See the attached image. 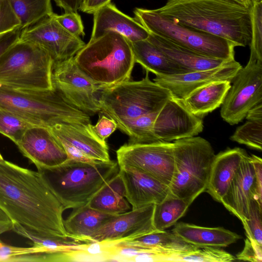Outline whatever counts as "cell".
<instances>
[{
  "mask_svg": "<svg viewBox=\"0 0 262 262\" xmlns=\"http://www.w3.org/2000/svg\"><path fill=\"white\" fill-rule=\"evenodd\" d=\"M32 126L14 114L0 110V134L9 138L15 144Z\"/></svg>",
  "mask_w": 262,
  "mask_h": 262,
  "instance_id": "8d00e7d4",
  "label": "cell"
},
{
  "mask_svg": "<svg viewBox=\"0 0 262 262\" xmlns=\"http://www.w3.org/2000/svg\"><path fill=\"white\" fill-rule=\"evenodd\" d=\"M123 244L157 250L166 252H186L197 249L173 232L155 231L133 238L119 241Z\"/></svg>",
  "mask_w": 262,
  "mask_h": 262,
  "instance_id": "f546056e",
  "label": "cell"
},
{
  "mask_svg": "<svg viewBox=\"0 0 262 262\" xmlns=\"http://www.w3.org/2000/svg\"><path fill=\"white\" fill-rule=\"evenodd\" d=\"M13 223L7 214L0 209V235L13 230Z\"/></svg>",
  "mask_w": 262,
  "mask_h": 262,
  "instance_id": "7dc6e473",
  "label": "cell"
},
{
  "mask_svg": "<svg viewBox=\"0 0 262 262\" xmlns=\"http://www.w3.org/2000/svg\"><path fill=\"white\" fill-rule=\"evenodd\" d=\"M242 68L235 59L214 68L170 76H156L154 81L167 89L172 96L183 99L192 92L219 81L232 82Z\"/></svg>",
  "mask_w": 262,
  "mask_h": 262,
  "instance_id": "2e32d148",
  "label": "cell"
},
{
  "mask_svg": "<svg viewBox=\"0 0 262 262\" xmlns=\"http://www.w3.org/2000/svg\"><path fill=\"white\" fill-rule=\"evenodd\" d=\"M230 139L253 149H262V121L247 120L238 127Z\"/></svg>",
  "mask_w": 262,
  "mask_h": 262,
  "instance_id": "d590c367",
  "label": "cell"
},
{
  "mask_svg": "<svg viewBox=\"0 0 262 262\" xmlns=\"http://www.w3.org/2000/svg\"><path fill=\"white\" fill-rule=\"evenodd\" d=\"M117 124L112 118L103 115L99 118L98 122L93 128L96 134L102 139L105 140L117 129Z\"/></svg>",
  "mask_w": 262,
  "mask_h": 262,
  "instance_id": "7bdbcfd3",
  "label": "cell"
},
{
  "mask_svg": "<svg viewBox=\"0 0 262 262\" xmlns=\"http://www.w3.org/2000/svg\"><path fill=\"white\" fill-rule=\"evenodd\" d=\"M20 26V21L8 0H0V34Z\"/></svg>",
  "mask_w": 262,
  "mask_h": 262,
  "instance_id": "ab89813d",
  "label": "cell"
},
{
  "mask_svg": "<svg viewBox=\"0 0 262 262\" xmlns=\"http://www.w3.org/2000/svg\"><path fill=\"white\" fill-rule=\"evenodd\" d=\"M171 96L169 90L151 81L146 71L140 80L101 90L99 103L100 112L114 120L117 128L127 135L138 118L159 112Z\"/></svg>",
  "mask_w": 262,
  "mask_h": 262,
  "instance_id": "5b68a950",
  "label": "cell"
},
{
  "mask_svg": "<svg viewBox=\"0 0 262 262\" xmlns=\"http://www.w3.org/2000/svg\"><path fill=\"white\" fill-rule=\"evenodd\" d=\"M203 128L202 118L192 114L182 99L172 96L158 112L153 129L159 140L170 142L196 136Z\"/></svg>",
  "mask_w": 262,
  "mask_h": 262,
  "instance_id": "5bb4252c",
  "label": "cell"
},
{
  "mask_svg": "<svg viewBox=\"0 0 262 262\" xmlns=\"http://www.w3.org/2000/svg\"><path fill=\"white\" fill-rule=\"evenodd\" d=\"M155 10L174 22L246 47L251 39L250 8L233 0H168Z\"/></svg>",
  "mask_w": 262,
  "mask_h": 262,
  "instance_id": "7a4b0ae2",
  "label": "cell"
},
{
  "mask_svg": "<svg viewBox=\"0 0 262 262\" xmlns=\"http://www.w3.org/2000/svg\"><path fill=\"white\" fill-rule=\"evenodd\" d=\"M0 110L33 126L50 128L59 123H89L90 115L66 101L55 89L24 90L0 84Z\"/></svg>",
  "mask_w": 262,
  "mask_h": 262,
  "instance_id": "277c9868",
  "label": "cell"
},
{
  "mask_svg": "<svg viewBox=\"0 0 262 262\" xmlns=\"http://www.w3.org/2000/svg\"><path fill=\"white\" fill-rule=\"evenodd\" d=\"M19 40L42 48L51 56L54 63L73 57L85 45L80 37L66 30L52 14L22 29Z\"/></svg>",
  "mask_w": 262,
  "mask_h": 262,
  "instance_id": "4fadbf2b",
  "label": "cell"
},
{
  "mask_svg": "<svg viewBox=\"0 0 262 262\" xmlns=\"http://www.w3.org/2000/svg\"><path fill=\"white\" fill-rule=\"evenodd\" d=\"M129 43L135 63L140 64L146 71L161 76L189 72L171 60L148 38Z\"/></svg>",
  "mask_w": 262,
  "mask_h": 262,
  "instance_id": "cb8c5ba5",
  "label": "cell"
},
{
  "mask_svg": "<svg viewBox=\"0 0 262 262\" xmlns=\"http://www.w3.org/2000/svg\"><path fill=\"white\" fill-rule=\"evenodd\" d=\"M119 167L138 168L169 186L173 174V143L158 141L145 144H125L117 151Z\"/></svg>",
  "mask_w": 262,
  "mask_h": 262,
  "instance_id": "8fae6325",
  "label": "cell"
},
{
  "mask_svg": "<svg viewBox=\"0 0 262 262\" xmlns=\"http://www.w3.org/2000/svg\"><path fill=\"white\" fill-rule=\"evenodd\" d=\"M255 173V187L253 199L262 208V160L254 155L250 156Z\"/></svg>",
  "mask_w": 262,
  "mask_h": 262,
  "instance_id": "b9f144b4",
  "label": "cell"
},
{
  "mask_svg": "<svg viewBox=\"0 0 262 262\" xmlns=\"http://www.w3.org/2000/svg\"><path fill=\"white\" fill-rule=\"evenodd\" d=\"M21 30L20 26H19L0 34V57L9 48L19 40Z\"/></svg>",
  "mask_w": 262,
  "mask_h": 262,
  "instance_id": "ee69618b",
  "label": "cell"
},
{
  "mask_svg": "<svg viewBox=\"0 0 262 262\" xmlns=\"http://www.w3.org/2000/svg\"><path fill=\"white\" fill-rule=\"evenodd\" d=\"M155 204L113 215L91 237L93 242H117L157 231L152 224Z\"/></svg>",
  "mask_w": 262,
  "mask_h": 262,
  "instance_id": "9a60e30c",
  "label": "cell"
},
{
  "mask_svg": "<svg viewBox=\"0 0 262 262\" xmlns=\"http://www.w3.org/2000/svg\"><path fill=\"white\" fill-rule=\"evenodd\" d=\"M193 201L169 194L160 203L155 204L152 224L157 231L176 224L185 213Z\"/></svg>",
  "mask_w": 262,
  "mask_h": 262,
  "instance_id": "1f68e13d",
  "label": "cell"
},
{
  "mask_svg": "<svg viewBox=\"0 0 262 262\" xmlns=\"http://www.w3.org/2000/svg\"><path fill=\"white\" fill-rule=\"evenodd\" d=\"M64 254L43 247L10 246L0 239V261L61 262Z\"/></svg>",
  "mask_w": 262,
  "mask_h": 262,
  "instance_id": "4dcf8cb0",
  "label": "cell"
},
{
  "mask_svg": "<svg viewBox=\"0 0 262 262\" xmlns=\"http://www.w3.org/2000/svg\"><path fill=\"white\" fill-rule=\"evenodd\" d=\"M73 209L63 221L67 234L91 241V237L113 215L92 208L88 204Z\"/></svg>",
  "mask_w": 262,
  "mask_h": 262,
  "instance_id": "83f0119b",
  "label": "cell"
},
{
  "mask_svg": "<svg viewBox=\"0 0 262 262\" xmlns=\"http://www.w3.org/2000/svg\"><path fill=\"white\" fill-rule=\"evenodd\" d=\"M147 38L171 60L189 72L214 68L230 61L204 56L150 33Z\"/></svg>",
  "mask_w": 262,
  "mask_h": 262,
  "instance_id": "d4e9b609",
  "label": "cell"
},
{
  "mask_svg": "<svg viewBox=\"0 0 262 262\" xmlns=\"http://www.w3.org/2000/svg\"><path fill=\"white\" fill-rule=\"evenodd\" d=\"M54 64L45 50L18 40L0 57V84L17 89L53 90Z\"/></svg>",
  "mask_w": 262,
  "mask_h": 262,
  "instance_id": "52a82bcc",
  "label": "cell"
},
{
  "mask_svg": "<svg viewBox=\"0 0 262 262\" xmlns=\"http://www.w3.org/2000/svg\"><path fill=\"white\" fill-rule=\"evenodd\" d=\"M233 81L221 110V117L231 125L241 122L251 108L262 103V62L249 59Z\"/></svg>",
  "mask_w": 262,
  "mask_h": 262,
  "instance_id": "30bf717a",
  "label": "cell"
},
{
  "mask_svg": "<svg viewBox=\"0 0 262 262\" xmlns=\"http://www.w3.org/2000/svg\"><path fill=\"white\" fill-rule=\"evenodd\" d=\"M52 16L66 30L71 34L79 37L85 35L81 17L77 12H67L61 15L53 13Z\"/></svg>",
  "mask_w": 262,
  "mask_h": 262,
  "instance_id": "f35d334b",
  "label": "cell"
},
{
  "mask_svg": "<svg viewBox=\"0 0 262 262\" xmlns=\"http://www.w3.org/2000/svg\"><path fill=\"white\" fill-rule=\"evenodd\" d=\"M251 39L249 59L262 62V0H251Z\"/></svg>",
  "mask_w": 262,
  "mask_h": 262,
  "instance_id": "e575fe53",
  "label": "cell"
},
{
  "mask_svg": "<svg viewBox=\"0 0 262 262\" xmlns=\"http://www.w3.org/2000/svg\"><path fill=\"white\" fill-rule=\"evenodd\" d=\"M54 89L66 102L90 116L100 112L101 90L77 67L74 57L54 63Z\"/></svg>",
  "mask_w": 262,
  "mask_h": 262,
  "instance_id": "7c38bea8",
  "label": "cell"
},
{
  "mask_svg": "<svg viewBox=\"0 0 262 262\" xmlns=\"http://www.w3.org/2000/svg\"><path fill=\"white\" fill-rule=\"evenodd\" d=\"M235 257L227 251L215 247L199 248L186 252H176L171 261L230 262Z\"/></svg>",
  "mask_w": 262,
  "mask_h": 262,
  "instance_id": "836d02e7",
  "label": "cell"
},
{
  "mask_svg": "<svg viewBox=\"0 0 262 262\" xmlns=\"http://www.w3.org/2000/svg\"><path fill=\"white\" fill-rule=\"evenodd\" d=\"M247 120L262 121V103L258 104L251 108L246 117Z\"/></svg>",
  "mask_w": 262,
  "mask_h": 262,
  "instance_id": "c3c4849f",
  "label": "cell"
},
{
  "mask_svg": "<svg viewBox=\"0 0 262 262\" xmlns=\"http://www.w3.org/2000/svg\"><path fill=\"white\" fill-rule=\"evenodd\" d=\"M56 5L63 9L64 12L79 10L82 0H53Z\"/></svg>",
  "mask_w": 262,
  "mask_h": 262,
  "instance_id": "bcb514c9",
  "label": "cell"
},
{
  "mask_svg": "<svg viewBox=\"0 0 262 262\" xmlns=\"http://www.w3.org/2000/svg\"><path fill=\"white\" fill-rule=\"evenodd\" d=\"M233 1L239 3L241 5H242L246 7H248V8H249L250 7L251 3V0H233Z\"/></svg>",
  "mask_w": 262,
  "mask_h": 262,
  "instance_id": "681fc988",
  "label": "cell"
},
{
  "mask_svg": "<svg viewBox=\"0 0 262 262\" xmlns=\"http://www.w3.org/2000/svg\"><path fill=\"white\" fill-rule=\"evenodd\" d=\"M0 209L25 228L47 235L66 236L65 210L38 172L0 160Z\"/></svg>",
  "mask_w": 262,
  "mask_h": 262,
  "instance_id": "6da1fadb",
  "label": "cell"
},
{
  "mask_svg": "<svg viewBox=\"0 0 262 262\" xmlns=\"http://www.w3.org/2000/svg\"><path fill=\"white\" fill-rule=\"evenodd\" d=\"M246 151L241 148H229L215 155L212 162L206 191L220 202L226 194Z\"/></svg>",
  "mask_w": 262,
  "mask_h": 262,
  "instance_id": "7402d4cb",
  "label": "cell"
},
{
  "mask_svg": "<svg viewBox=\"0 0 262 262\" xmlns=\"http://www.w3.org/2000/svg\"><path fill=\"white\" fill-rule=\"evenodd\" d=\"M93 27L90 40L113 32L118 33L130 42L147 39L149 32L135 18L123 13L111 3L93 14Z\"/></svg>",
  "mask_w": 262,
  "mask_h": 262,
  "instance_id": "ffe728a7",
  "label": "cell"
},
{
  "mask_svg": "<svg viewBox=\"0 0 262 262\" xmlns=\"http://www.w3.org/2000/svg\"><path fill=\"white\" fill-rule=\"evenodd\" d=\"M125 195L124 185L118 172L95 194L88 205L92 208L105 213L120 214L130 209V205Z\"/></svg>",
  "mask_w": 262,
  "mask_h": 262,
  "instance_id": "4316f807",
  "label": "cell"
},
{
  "mask_svg": "<svg viewBox=\"0 0 262 262\" xmlns=\"http://www.w3.org/2000/svg\"><path fill=\"white\" fill-rule=\"evenodd\" d=\"M18 234L28 239L32 246L43 247L53 251L77 255L87 244L93 242L73 236H52L41 234L13 223V230Z\"/></svg>",
  "mask_w": 262,
  "mask_h": 262,
  "instance_id": "f1b7e54d",
  "label": "cell"
},
{
  "mask_svg": "<svg viewBox=\"0 0 262 262\" xmlns=\"http://www.w3.org/2000/svg\"><path fill=\"white\" fill-rule=\"evenodd\" d=\"M62 145H68L96 160L109 161L108 146L89 123H59L49 128Z\"/></svg>",
  "mask_w": 262,
  "mask_h": 262,
  "instance_id": "d6986e66",
  "label": "cell"
},
{
  "mask_svg": "<svg viewBox=\"0 0 262 262\" xmlns=\"http://www.w3.org/2000/svg\"><path fill=\"white\" fill-rule=\"evenodd\" d=\"M255 187L254 170L250 156L244 157L228 191L220 203L243 224L248 218L250 201Z\"/></svg>",
  "mask_w": 262,
  "mask_h": 262,
  "instance_id": "44dd1931",
  "label": "cell"
},
{
  "mask_svg": "<svg viewBox=\"0 0 262 262\" xmlns=\"http://www.w3.org/2000/svg\"><path fill=\"white\" fill-rule=\"evenodd\" d=\"M2 159H3V158L0 153V160H2Z\"/></svg>",
  "mask_w": 262,
  "mask_h": 262,
  "instance_id": "f907efd6",
  "label": "cell"
},
{
  "mask_svg": "<svg viewBox=\"0 0 262 262\" xmlns=\"http://www.w3.org/2000/svg\"><path fill=\"white\" fill-rule=\"evenodd\" d=\"M171 195L192 201L206 191L214 151L207 140L192 137L174 141Z\"/></svg>",
  "mask_w": 262,
  "mask_h": 262,
  "instance_id": "ba28073f",
  "label": "cell"
},
{
  "mask_svg": "<svg viewBox=\"0 0 262 262\" xmlns=\"http://www.w3.org/2000/svg\"><path fill=\"white\" fill-rule=\"evenodd\" d=\"M236 259L252 262H261L262 245L247 237L243 251L238 253Z\"/></svg>",
  "mask_w": 262,
  "mask_h": 262,
  "instance_id": "60d3db41",
  "label": "cell"
},
{
  "mask_svg": "<svg viewBox=\"0 0 262 262\" xmlns=\"http://www.w3.org/2000/svg\"><path fill=\"white\" fill-rule=\"evenodd\" d=\"M261 209L254 199H251L248 218L243 224L247 237L260 245H262Z\"/></svg>",
  "mask_w": 262,
  "mask_h": 262,
  "instance_id": "74e56055",
  "label": "cell"
},
{
  "mask_svg": "<svg viewBox=\"0 0 262 262\" xmlns=\"http://www.w3.org/2000/svg\"><path fill=\"white\" fill-rule=\"evenodd\" d=\"M172 232L198 248L226 247L242 238L223 227H204L183 222L176 224Z\"/></svg>",
  "mask_w": 262,
  "mask_h": 262,
  "instance_id": "603a6c76",
  "label": "cell"
},
{
  "mask_svg": "<svg viewBox=\"0 0 262 262\" xmlns=\"http://www.w3.org/2000/svg\"><path fill=\"white\" fill-rule=\"evenodd\" d=\"M74 59L79 69L100 90L129 80L135 63L129 42L113 32L90 40Z\"/></svg>",
  "mask_w": 262,
  "mask_h": 262,
  "instance_id": "8992f818",
  "label": "cell"
},
{
  "mask_svg": "<svg viewBox=\"0 0 262 262\" xmlns=\"http://www.w3.org/2000/svg\"><path fill=\"white\" fill-rule=\"evenodd\" d=\"M230 83L228 81L211 83L196 89L182 100L192 114L203 118L222 105L231 86Z\"/></svg>",
  "mask_w": 262,
  "mask_h": 262,
  "instance_id": "484cf974",
  "label": "cell"
},
{
  "mask_svg": "<svg viewBox=\"0 0 262 262\" xmlns=\"http://www.w3.org/2000/svg\"><path fill=\"white\" fill-rule=\"evenodd\" d=\"M37 168L65 210L87 204L119 170L112 160L90 163L70 159L55 167Z\"/></svg>",
  "mask_w": 262,
  "mask_h": 262,
  "instance_id": "3957f363",
  "label": "cell"
},
{
  "mask_svg": "<svg viewBox=\"0 0 262 262\" xmlns=\"http://www.w3.org/2000/svg\"><path fill=\"white\" fill-rule=\"evenodd\" d=\"M135 18L149 33L204 56L234 60L235 45L222 37L178 24L155 9L137 8Z\"/></svg>",
  "mask_w": 262,
  "mask_h": 262,
  "instance_id": "9c48e42d",
  "label": "cell"
},
{
  "mask_svg": "<svg viewBox=\"0 0 262 262\" xmlns=\"http://www.w3.org/2000/svg\"><path fill=\"white\" fill-rule=\"evenodd\" d=\"M111 0H82L79 10L88 14H93L96 11L111 3Z\"/></svg>",
  "mask_w": 262,
  "mask_h": 262,
  "instance_id": "f6af8a7d",
  "label": "cell"
},
{
  "mask_svg": "<svg viewBox=\"0 0 262 262\" xmlns=\"http://www.w3.org/2000/svg\"><path fill=\"white\" fill-rule=\"evenodd\" d=\"M18 17L21 29L30 26L53 12L51 0H8Z\"/></svg>",
  "mask_w": 262,
  "mask_h": 262,
  "instance_id": "d6a6232c",
  "label": "cell"
},
{
  "mask_svg": "<svg viewBox=\"0 0 262 262\" xmlns=\"http://www.w3.org/2000/svg\"><path fill=\"white\" fill-rule=\"evenodd\" d=\"M125 197L132 209L162 202L169 194V186L143 170L130 166H120Z\"/></svg>",
  "mask_w": 262,
  "mask_h": 262,
  "instance_id": "ac0fdd59",
  "label": "cell"
},
{
  "mask_svg": "<svg viewBox=\"0 0 262 262\" xmlns=\"http://www.w3.org/2000/svg\"><path fill=\"white\" fill-rule=\"evenodd\" d=\"M16 145L36 167H55L68 159L62 144L49 128L44 126H31Z\"/></svg>",
  "mask_w": 262,
  "mask_h": 262,
  "instance_id": "e0dca14e",
  "label": "cell"
}]
</instances>
